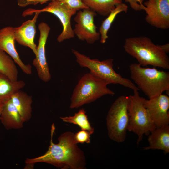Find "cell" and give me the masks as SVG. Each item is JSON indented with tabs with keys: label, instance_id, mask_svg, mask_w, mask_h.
I'll return each mask as SVG.
<instances>
[{
	"label": "cell",
	"instance_id": "23",
	"mask_svg": "<svg viewBox=\"0 0 169 169\" xmlns=\"http://www.w3.org/2000/svg\"><path fill=\"white\" fill-rule=\"evenodd\" d=\"M56 0L64 3L71 9L76 11L89 8L84 3L82 0Z\"/></svg>",
	"mask_w": 169,
	"mask_h": 169
},
{
	"label": "cell",
	"instance_id": "17",
	"mask_svg": "<svg viewBox=\"0 0 169 169\" xmlns=\"http://www.w3.org/2000/svg\"><path fill=\"white\" fill-rule=\"evenodd\" d=\"M11 99L23 122L29 121L32 115V97L20 90L12 95Z\"/></svg>",
	"mask_w": 169,
	"mask_h": 169
},
{
	"label": "cell",
	"instance_id": "8",
	"mask_svg": "<svg viewBox=\"0 0 169 169\" xmlns=\"http://www.w3.org/2000/svg\"><path fill=\"white\" fill-rule=\"evenodd\" d=\"M47 12L55 15L60 20L63 26V30L57 38L59 42L69 39L74 36V33L71 24L72 16L75 14L77 11L70 8L64 3L57 1H52L45 7L41 9L29 8L24 11L22 16L33 14L36 12Z\"/></svg>",
	"mask_w": 169,
	"mask_h": 169
},
{
	"label": "cell",
	"instance_id": "21",
	"mask_svg": "<svg viewBox=\"0 0 169 169\" xmlns=\"http://www.w3.org/2000/svg\"><path fill=\"white\" fill-rule=\"evenodd\" d=\"M0 71L12 81L18 80V71L15 63L5 52L0 50Z\"/></svg>",
	"mask_w": 169,
	"mask_h": 169
},
{
	"label": "cell",
	"instance_id": "22",
	"mask_svg": "<svg viewBox=\"0 0 169 169\" xmlns=\"http://www.w3.org/2000/svg\"><path fill=\"white\" fill-rule=\"evenodd\" d=\"M60 118L64 122L78 125L81 130L87 131L91 134L94 132V128L91 126L84 109H80L73 116L60 117Z\"/></svg>",
	"mask_w": 169,
	"mask_h": 169
},
{
	"label": "cell",
	"instance_id": "5",
	"mask_svg": "<svg viewBox=\"0 0 169 169\" xmlns=\"http://www.w3.org/2000/svg\"><path fill=\"white\" fill-rule=\"evenodd\" d=\"M72 52L79 65L89 69L92 74L106 81L109 84H119L133 91L139 90L131 80L122 77L114 70L112 59L100 61L96 59H91L74 49H72Z\"/></svg>",
	"mask_w": 169,
	"mask_h": 169
},
{
	"label": "cell",
	"instance_id": "1",
	"mask_svg": "<svg viewBox=\"0 0 169 169\" xmlns=\"http://www.w3.org/2000/svg\"><path fill=\"white\" fill-rule=\"evenodd\" d=\"M55 129L53 123L51 127L50 144L46 152L37 157L26 158L25 163L33 165L37 163H46L64 169L85 168V156L75 141L74 134L71 131L63 133L58 137V143L55 144L52 140Z\"/></svg>",
	"mask_w": 169,
	"mask_h": 169
},
{
	"label": "cell",
	"instance_id": "2",
	"mask_svg": "<svg viewBox=\"0 0 169 169\" xmlns=\"http://www.w3.org/2000/svg\"><path fill=\"white\" fill-rule=\"evenodd\" d=\"M123 47L129 55L135 58L142 67L151 65L169 69V58L160 45L155 44L148 37L139 36L125 40Z\"/></svg>",
	"mask_w": 169,
	"mask_h": 169
},
{
	"label": "cell",
	"instance_id": "25",
	"mask_svg": "<svg viewBox=\"0 0 169 169\" xmlns=\"http://www.w3.org/2000/svg\"><path fill=\"white\" fill-rule=\"evenodd\" d=\"M56 0H18V5L20 7H24L30 5H36L40 3L44 4L49 1Z\"/></svg>",
	"mask_w": 169,
	"mask_h": 169
},
{
	"label": "cell",
	"instance_id": "4",
	"mask_svg": "<svg viewBox=\"0 0 169 169\" xmlns=\"http://www.w3.org/2000/svg\"><path fill=\"white\" fill-rule=\"evenodd\" d=\"M109 84L107 82L90 72L84 74L74 90L70 99V108H78L105 95H114L115 92L108 87Z\"/></svg>",
	"mask_w": 169,
	"mask_h": 169
},
{
	"label": "cell",
	"instance_id": "11",
	"mask_svg": "<svg viewBox=\"0 0 169 169\" xmlns=\"http://www.w3.org/2000/svg\"><path fill=\"white\" fill-rule=\"evenodd\" d=\"M38 28L40 32V37L36 57L32 64L36 70L39 78L43 82H47L50 80L51 75L46 57L45 47L50 28L44 22L40 23Z\"/></svg>",
	"mask_w": 169,
	"mask_h": 169
},
{
	"label": "cell",
	"instance_id": "3",
	"mask_svg": "<svg viewBox=\"0 0 169 169\" xmlns=\"http://www.w3.org/2000/svg\"><path fill=\"white\" fill-rule=\"evenodd\" d=\"M129 68L131 79L149 99L169 91L168 72L142 67L136 63L131 64Z\"/></svg>",
	"mask_w": 169,
	"mask_h": 169
},
{
	"label": "cell",
	"instance_id": "19",
	"mask_svg": "<svg viewBox=\"0 0 169 169\" xmlns=\"http://www.w3.org/2000/svg\"><path fill=\"white\" fill-rule=\"evenodd\" d=\"M82 0L90 9L104 16H107L112 10L122 3V0Z\"/></svg>",
	"mask_w": 169,
	"mask_h": 169
},
{
	"label": "cell",
	"instance_id": "13",
	"mask_svg": "<svg viewBox=\"0 0 169 169\" xmlns=\"http://www.w3.org/2000/svg\"><path fill=\"white\" fill-rule=\"evenodd\" d=\"M15 41L14 28L8 26L0 29V50L9 55L24 73L31 74V66L25 64L20 59L15 48Z\"/></svg>",
	"mask_w": 169,
	"mask_h": 169
},
{
	"label": "cell",
	"instance_id": "26",
	"mask_svg": "<svg viewBox=\"0 0 169 169\" xmlns=\"http://www.w3.org/2000/svg\"><path fill=\"white\" fill-rule=\"evenodd\" d=\"M125 2L129 3L131 8L133 10L136 11L143 10L144 7L143 2L144 0H125Z\"/></svg>",
	"mask_w": 169,
	"mask_h": 169
},
{
	"label": "cell",
	"instance_id": "14",
	"mask_svg": "<svg viewBox=\"0 0 169 169\" xmlns=\"http://www.w3.org/2000/svg\"><path fill=\"white\" fill-rule=\"evenodd\" d=\"M40 13L35 12L32 20L26 21L18 27L14 28L15 40L20 44L29 48L35 55L37 47L34 41L36 33L35 24Z\"/></svg>",
	"mask_w": 169,
	"mask_h": 169
},
{
	"label": "cell",
	"instance_id": "7",
	"mask_svg": "<svg viewBox=\"0 0 169 169\" xmlns=\"http://www.w3.org/2000/svg\"><path fill=\"white\" fill-rule=\"evenodd\" d=\"M128 96L117 98L110 106L106 120L108 135L111 140L122 143L125 140L129 122Z\"/></svg>",
	"mask_w": 169,
	"mask_h": 169
},
{
	"label": "cell",
	"instance_id": "27",
	"mask_svg": "<svg viewBox=\"0 0 169 169\" xmlns=\"http://www.w3.org/2000/svg\"><path fill=\"white\" fill-rule=\"evenodd\" d=\"M160 46L162 50L166 54L169 52V44L160 45Z\"/></svg>",
	"mask_w": 169,
	"mask_h": 169
},
{
	"label": "cell",
	"instance_id": "10",
	"mask_svg": "<svg viewBox=\"0 0 169 169\" xmlns=\"http://www.w3.org/2000/svg\"><path fill=\"white\" fill-rule=\"evenodd\" d=\"M146 22L157 28H169V0H148L143 3Z\"/></svg>",
	"mask_w": 169,
	"mask_h": 169
},
{
	"label": "cell",
	"instance_id": "6",
	"mask_svg": "<svg viewBox=\"0 0 169 169\" xmlns=\"http://www.w3.org/2000/svg\"><path fill=\"white\" fill-rule=\"evenodd\" d=\"M138 90L128 96L129 122L127 130L137 136V144L142 141L143 136L148 135L156 127L143 105L144 98L140 96Z\"/></svg>",
	"mask_w": 169,
	"mask_h": 169
},
{
	"label": "cell",
	"instance_id": "16",
	"mask_svg": "<svg viewBox=\"0 0 169 169\" xmlns=\"http://www.w3.org/2000/svg\"><path fill=\"white\" fill-rule=\"evenodd\" d=\"M0 120L7 130L21 128L24 123L11 98L4 103Z\"/></svg>",
	"mask_w": 169,
	"mask_h": 169
},
{
	"label": "cell",
	"instance_id": "24",
	"mask_svg": "<svg viewBox=\"0 0 169 169\" xmlns=\"http://www.w3.org/2000/svg\"><path fill=\"white\" fill-rule=\"evenodd\" d=\"M91 133L88 131L81 130L74 134V139L75 142L78 143H89L90 142Z\"/></svg>",
	"mask_w": 169,
	"mask_h": 169
},
{
	"label": "cell",
	"instance_id": "9",
	"mask_svg": "<svg viewBox=\"0 0 169 169\" xmlns=\"http://www.w3.org/2000/svg\"><path fill=\"white\" fill-rule=\"evenodd\" d=\"M97 13L90 8L79 11L74 18L76 23L73 31L78 39L93 44L100 38V34L96 30L94 18Z\"/></svg>",
	"mask_w": 169,
	"mask_h": 169
},
{
	"label": "cell",
	"instance_id": "18",
	"mask_svg": "<svg viewBox=\"0 0 169 169\" xmlns=\"http://www.w3.org/2000/svg\"><path fill=\"white\" fill-rule=\"evenodd\" d=\"M25 82L22 80L12 81L0 71V101L5 102L16 92L24 88Z\"/></svg>",
	"mask_w": 169,
	"mask_h": 169
},
{
	"label": "cell",
	"instance_id": "28",
	"mask_svg": "<svg viewBox=\"0 0 169 169\" xmlns=\"http://www.w3.org/2000/svg\"><path fill=\"white\" fill-rule=\"evenodd\" d=\"M4 103L0 101V115L2 110Z\"/></svg>",
	"mask_w": 169,
	"mask_h": 169
},
{
	"label": "cell",
	"instance_id": "15",
	"mask_svg": "<svg viewBox=\"0 0 169 169\" xmlns=\"http://www.w3.org/2000/svg\"><path fill=\"white\" fill-rule=\"evenodd\" d=\"M149 146L144 150H160L165 154L169 153V125L156 128L148 135Z\"/></svg>",
	"mask_w": 169,
	"mask_h": 169
},
{
	"label": "cell",
	"instance_id": "20",
	"mask_svg": "<svg viewBox=\"0 0 169 169\" xmlns=\"http://www.w3.org/2000/svg\"><path fill=\"white\" fill-rule=\"evenodd\" d=\"M128 10V6L125 4L122 3L112 10L107 18L102 21L99 32L100 34L101 43H105L108 38V32L117 15L121 12L127 13Z\"/></svg>",
	"mask_w": 169,
	"mask_h": 169
},
{
	"label": "cell",
	"instance_id": "12",
	"mask_svg": "<svg viewBox=\"0 0 169 169\" xmlns=\"http://www.w3.org/2000/svg\"><path fill=\"white\" fill-rule=\"evenodd\" d=\"M143 105L156 128L169 124V97L163 94L153 98H144Z\"/></svg>",
	"mask_w": 169,
	"mask_h": 169
}]
</instances>
